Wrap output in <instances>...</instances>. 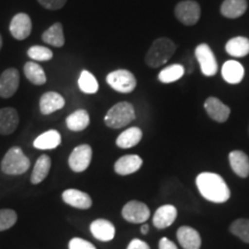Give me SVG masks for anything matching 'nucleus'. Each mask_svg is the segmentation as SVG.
Segmentation results:
<instances>
[{"mask_svg":"<svg viewBox=\"0 0 249 249\" xmlns=\"http://www.w3.org/2000/svg\"><path fill=\"white\" fill-rule=\"evenodd\" d=\"M196 185L205 200L213 203H224L231 196V192L225 180L216 173H200L196 178Z\"/></svg>","mask_w":249,"mask_h":249,"instance_id":"obj_1","label":"nucleus"},{"mask_svg":"<svg viewBox=\"0 0 249 249\" xmlns=\"http://www.w3.org/2000/svg\"><path fill=\"white\" fill-rule=\"evenodd\" d=\"M176 50L177 45L170 38H166V37L157 38L147 52L145 64L151 68L160 67L161 65L166 64L170 60Z\"/></svg>","mask_w":249,"mask_h":249,"instance_id":"obj_2","label":"nucleus"},{"mask_svg":"<svg viewBox=\"0 0 249 249\" xmlns=\"http://www.w3.org/2000/svg\"><path fill=\"white\" fill-rule=\"evenodd\" d=\"M1 171L8 176H20L26 173L30 167L29 158L24 155L22 149L13 147L6 152L1 160Z\"/></svg>","mask_w":249,"mask_h":249,"instance_id":"obj_3","label":"nucleus"},{"mask_svg":"<svg viewBox=\"0 0 249 249\" xmlns=\"http://www.w3.org/2000/svg\"><path fill=\"white\" fill-rule=\"evenodd\" d=\"M135 119V110L128 102H120L107 111L104 118L105 124L110 128L119 129Z\"/></svg>","mask_w":249,"mask_h":249,"instance_id":"obj_4","label":"nucleus"},{"mask_svg":"<svg viewBox=\"0 0 249 249\" xmlns=\"http://www.w3.org/2000/svg\"><path fill=\"white\" fill-rule=\"evenodd\" d=\"M107 85L118 92L129 93L136 88V77L132 71L127 70H118L111 71L107 76Z\"/></svg>","mask_w":249,"mask_h":249,"instance_id":"obj_5","label":"nucleus"},{"mask_svg":"<svg viewBox=\"0 0 249 249\" xmlns=\"http://www.w3.org/2000/svg\"><path fill=\"white\" fill-rule=\"evenodd\" d=\"M174 13L181 23L186 26H194L200 20L201 7L196 1L185 0L176 6Z\"/></svg>","mask_w":249,"mask_h":249,"instance_id":"obj_6","label":"nucleus"},{"mask_svg":"<svg viewBox=\"0 0 249 249\" xmlns=\"http://www.w3.org/2000/svg\"><path fill=\"white\" fill-rule=\"evenodd\" d=\"M195 57L200 64L202 74L205 76H213L218 71V64L213 50L205 43L197 45L195 49Z\"/></svg>","mask_w":249,"mask_h":249,"instance_id":"obj_7","label":"nucleus"},{"mask_svg":"<svg viewBox=\"0 0 249 249\" xmlns=\"http://www.w3.org/2000/svg\"><path fill=\"white\" fill-rule=\"evenodd\" d=\"M92 160V149L89 144H81L71 151L68 158V164L74 172H83L89 167Z\"/></svg>","mask_w":249,"mask_h":249,"instance_id":"obj_8","label":"nucleus"},{"mask_svg":"<svg viewBox=\"0 0 249 249\" xmlns=\"http://www.w3.org/2000/svg\"><path fill=\"white\" fill-rule=\"evenodd\" d=\"M123 217L127 222L134 224H142L147 222L150 217V210L148 205L140 201H130L123 208Z\"/></svg>","mask_w":249,"mask_h":249,"instance_id":"obj_9","label":"nucleus"},{"mask_svg":"<svg viewBox=\"0 0 249 249\" xmlns=\"http://www.w3.org/2000/svg\"><path fill=\"white\" fill-rule=\"evenodd\" d=\"M20 85V74L17 68H8L0 75V97L9 98L17 92Z\"/></svg>","mask_w":249,"mask_h":249,"instance_id":"obj_10","label":"nucleus"},{"mask_svg":"<svg viewBox=\"0 0 249 249\" xmlns=\"http://www.w3.org/2000/svg\"><path fill=\"white\" fill-rule=\"evenodd\" d=\"M31 29H33L31 18L26 13H18L15 15L9 24V31H11L12 36L18 40H23L29 37Z\"/></svg>","mask_w":249,"mask_h":249,"instance_id":"obj_11","label":"nucleus"},{"mask_svg":"<svg viewBox=\"0 0 249 249\" xmlns=\"http://www.w3.org/2000/svg\"><path fill=\"white\" fill-rule=\"evenodd\" d=\"M204 108L211 119L217 123H225L231 113V108L216 97L208 98L204 103Z\"/></svg>","mask_w":249,"mask_h":249,"instance_id":"obj_12","label":"nucleus"},{"mask_svg":"<svg viewBox=\"0 0 249 249\" xmlns=\"http://www.w3.org/2000/svg\"><path fill=\"white\" fill-rule=\"evenodd\" d=\"M66 102L60 93L55 91H48L43 93L39 99V110L42 114L48 116V114L53 113V112L60 110L65 107Z\"/></svg>","mask_w":249,"mask_h":249,"instance_id":"obj_13","label":"nucleus"},{"mask_svg":"<svg viewBox=\"0 0 249 249\" xmlns=\"http://www.w3.org/2000/svg\"><path fill=\"white\" fill-rule=\"evenodd\" d=\"M177 216H178V211H177L176 207L171 204L161 205L160 208L156 210L154 218H152V223H154L155 227L163 230L172 225Z\"/></svg>","mask_w":249,"mask_h":249,"instance_id":"obj_14","label":"nucleus"},{"mask_svg":"<svg viewBox=\"0 0 249 249\" xmlns=\"http://www.w3.org/2000/svg\"><path fill=\"white\" fill-rule=\"evenodd\" d=\"M142 158L138 155H126L120 157L114 164V171L119 176H128L141 169Z\"/></svg>","mask_w":249,"mask_h":249,"instance_id":"obj_15","label":"nucleus"},{"mask_svg":"<svg viewBox=\"0 0 249 249\" xmlns=\"http://www.w3.org/2000/svg\"><path fill=\"white\" fill-rule=\"evenodd\" d=\"M62 200L65 203L77 209H89L92 205L91 197L85 192L77 189H67L62 193Z\"/></svg>","mask_w":249,"mask_h":249,"instance_id":"obj_16","label":"nucleus"},{"mask_svg":"<svg viewBox=\"0 0 249 249\" xmlns=\"http://www.w3.org/2000/svg\"><path fill=\"white\" fill-rule=\"evenodd\" d=\"M177 238L183 249H200L201 247V236L193 227H179L177 231Z\"/></svg>","mask_w":249,"mask_h":249,"instance_id":"obj_17","label":"nucleus"},{"mask_svg":"<svg viewBox=\"0 0 249 249\" xmlns=\"http://www.w3.org/2000/svg\"><path fill=\"white\" fill-rule=\"evenodd\" d=\"M18 124V113L14 107L0 108V134L9 135L14 133Z\"/></svg>","mask_w":249,"mask_h":249,"instance_id":"obj_18","label":"nucleus"},{"mask_svg":"<svg viewBox=\"0 0 249 249\" xmlns=\"http://www.w3.org/2000/svg\"><path fill=\"white\" fill-rule=\"evenodd\" d=\"M91 234L97 240L101 241H111L116 235V229L113 224L107 219H96L90 225Z\"/></svg>","mask_w":249,"mask_h":249,"instance_id":"obj_19","label":"nucleus"},{"mask_svg":"<svg viewBox=\"0 0 249 249\" xmlns=\"http://www.w3.org/2000/svg\"><path fill=\"white\" fill-rule=\"evenodd\" d=\"M230 164L236 176L240 178H247L249 176V157L241 150H234L229 155Z\"/></svg>","mask_w":249,"mask_h":249,"instance_id":"obj_20","label":"nucleus"},{"mask_svg":"<svg viewBox=\"0 0 249 249\" xmlns=\"http://www.w3.org/2000/svg\"><path fill=\"white\" fill-rule=\"evenodd\" d=\"M223 79L230 85H236L240 83L245 75V68L240 62L235 60H229L223 65L222 67Z\"/></svg>","mask_w":249,"mask_h":249,"instance_id":"obj_21","label":"nucleus"},{"mask_svg":"<svg viewBox=\"0 0 249 249\" xmlns=\"http://www.w3.org/2000/svg\"><path fill=\"white\" fill-rule=\"evenodd\" d=\"M61 143V135L57 130L51 129L40 134L34 141V147L39 150H51L55 149Z\"/></svg>","mask_w":249,"mask_h":249,"instance_id":"obj_22","label":"nucleus"},{"mask_svg":"<svg viewBox=\"0 0 249 249\" xmlns=\"http://www.w3.org/2000/svg\"><path fill=\"white\" fill-rule=\"evenodd\" d=\"M247 7V0H225L220 7V13L227 18H236L246 13Z\"/></svg>","mask_w":249,"mask_h":249,"instance_id":"obj_23","label":"nucleus"},{"mask_svg":"<svg viewBox=\"0 0 249 249\" xmlns=\"http://www.w3.org/2000/svg\"><path fill=\"white\" fill-rule=\"evenodd\" d=\"M142 130L139 127H130V128L124 130L123 133L118 136L117 145L123 149H129L139 144L142 139Z\"/></svg>","mask_w":249,"mask_h":249,"instance_id":"obj_24","label":"nucleus"},{"mask_svg":"<svg viewBox=\"0 0 249 249\" xmlns=\"http://www.w3.org/2000/svg\"><path fill=\"white\" fill-rule=\"evenodd\" d=\"M90 124L89 113L86 110H76L75 112L70 114L66 119V126L70 130L73 132H81L85 130Z\"/></svg>","mask_w":249,"mask_h":249,"instance_id":"obj_25","label":"nucleus"},{"mask_svg":"<svg viewBox=\"0 0 249 249\" xmlns=\"http://www.w3.org/2000/svg\"><path fill=\"white\" fill-rule=\"evenodd\" d=\"M51 169V158L46 155H42L37 160L35 166H34L33 173H31L30 181L34 185H38L44 180Z\"/></svg>","mask_w":249,"mask_h":249,"instance_id":"obj_26","label":"nucleus"},{"mask_svg":"<svg viewBox=\"0 0 249 249\" xmlns=\"http://www.w3.org/2000/svg\"><path fill=\"white\" fill-rule=\"evenodd\" d=\"M226 52L230 55L236 58H242L249 54V39L246 37L238 36L231 38L225 45Z\"/></svg>","mask_w":249,"mask_h":249,"instance_id":"obj_27","label":"nucleus"},{"mask_svg":"<svg viewBox=\"0 0 249 249\" xmlns=\"http://www.w3.org/2000/svg\"><path fill=\"white\" fill-rule=\"evenodd\" d=\"M43 42L46 44L55 46V48H61L65 44V36L64 30H62V24L57 22L52 24L48 30H45L42 35Z\"/></svg>","mask_w":249,"mask_h":249,"instance_id":"obj_28","label":"nucleus"},{"mask_svg":"<svg viewBox=\"0 0 249 249\" xmlns=\"http://www.w3.org/2000/svg\"><path fill=\"white\" fill-rule=\"evenodd\" d=\"M23 71H24V75L28 80L30 81L33 85L36 86H43L45 85L46 82V75H45V71L43 70L42 66H39L38 64L34 61H29L24 65L23 67Z\"/></svg>","mask_w":249,"mask_h":249,"instance_id":"obj_29","label":"nucleus"},{"mask_svg":"<svg viewBox=\"0 0 249 249\" xmlns=\"http://www.w3.org/2000/svg\"><path fill=\"white\" fill-rule=\"evenodd\" d=\"M183 74H185V68H183L182 65L174 64L161 70L160 73L158 74V80L161 83H172L181 79Z\"/></svg>","mask_w":249,"mask_h":249,"instance_id":"obj_30","label":"nucleus"},{"mask_svg":"<svg viewBox=\"0 0 249 249\" xmlns=\"http://www.w3.org/2000/svg\"><path fill=\"white\" fill-rule=\"evenodd\" d=\"M79 88L85 93H96L98 91V82L96 77L88 71H82L79 77Z\"/></svg>","mask_w":249,"mask_h":249,"instance_id":"obj_31","label":"nucleus"},{"mask_svg":"<svg viewBox=\"0 0 249 249\" xmlns=\"http://www.w3.org/2000/svg\"><path fill=\"white\" fill-rule=\"evenodd\" d=\"M230 231L246 244H249V219L240 218V219L234 220L230 226Z\"/></svg>","mask_w":249,"mask_h":249,"instance_id":"obj_32","label":"nucleus"},{"mask_svg":"<svg viewBox=\"0 0 249 249\" xmlns=\"http://www.w3.org/2000/svg\"><path fill=\"white\" fill-rule=\"evenodd\" d=\"M28 57L35 61H49L53 58V52L45 46H31L27 52Z\"/></svg>","mask_w":249,"mask_h":249,"instance_id":"obj_33","label":"nucleus"},{"mask_svg":"<svg viewBox=\"0 0 249 249\" xmlns=\"http://www.w3.org/2000/svg\"><path fill=\"white\" fill-rule=\"evenodd\" d=\"M18 220V214L12 209H1L0 210V232L6 231L14 226Z\"/></svg>","mask_w":249,"mask_h":249,"instance_id":"obj_34","label":"nucleus"},{"mask_svg":"<svg viewBox=\"0 0 249 249\" xmlns=\"http://www.w3.org/2000/svg\"><path fill=\"white\" fill-rule=\"evenodd\" d=\"M70 249H96L91 242L85 240L81 238H73L68 244Z\"/></svg>","mask_w":249,"mask_h":249,"instance_id":"obj_35","label":"nucleus"},{"mask_svg":"<svg viewBox=\"0 0 249 249\" xmlns=\"http://www.w3.org/2000/svg\"><path fill=\"white\" fill-rule=\"evenodd\" d=\"M43 7L50 11H57L66 5L67 0H37Z\"/></svg>","mask_w":249,"mask_h":249,"instance_id":"obj_36","label":"nucleus"},{"mask_svg":"<svg viewBox=\"0 0 249 249\" xmlns=\"http://www.w3.org/2000/svg\"><path fill=\"white\" fill-rule=\"evenodd\" d=\"M127 249H150V247H149L147 242L140 240V239H133V240L129 242Z\"/></svg>","mask_w":249,"mask_h":249,"instance_id":"obj_37","label":"nucleus"},{"mask_svg":"<svg viewBox=\"0 0 249 249\" xmlns=\"http://www.w3.org/2000/svg\"><path fill=\"white\" fill-rule=\"evenodd\" d=\"M160 249H178V247L170 239L161 238L160 241Z\"/></svg>","mask_w":249,"mask_h":249,"instance_id":"obj_38","label":"nucleus"},{"mask_svg":"<svg viewBox=\"0 0 249 249\" xmlns=\"http://www.w3.org/2000/svg\"><path fill=\"white\" fill-rule=\"evenodd\" d=\"M148 232H149V225L148 224H143L141 227V233L142 234H147Z\"/></svg>","mask_w":249,"mask_h":249,"instance_id":"obj_39","label":"nucleus"},{"mask_svg":"<svg viewBox=\"0 0 249 249\" xmlns=\"http://www.w3.org/2000/svg\"><path fill=\"white\" fill-rule=\"evenodd\" d=\"M1 46H2V38H1V35H0V50H1Z\"/></svg>","mask_w":249,"mask_h":249,"instance_id":"obj_40","label":"nucleus"}]
</instances>
